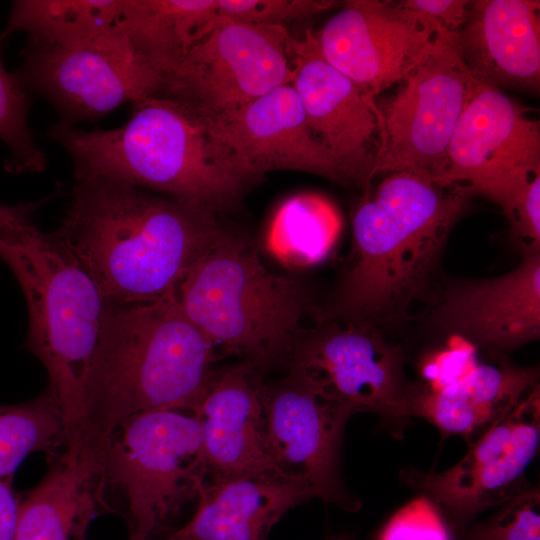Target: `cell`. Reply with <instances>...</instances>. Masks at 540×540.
Returning <instances> with one entry per match:
<instances>
[{
	"instance_id": "obj_18",
	"label": "cell",
	"mask_w": 540,
	"mask_h": 540,
	"mask_svg": "<svg viewBox=\"0 0 540 540\" xmlns=\"http://www.w3.org/2000/svg\"><path fill=\"white\" fill-rule=\"evenodd\" d=\"M291 84L312 132L351 185L368 191L378 146L375 100L321 56L310 30L296 42Z\"/></svg>"
},
{
	"instance_id": "obj_32",
	"label": "cell",
	"mask_w": 540,
	"mask_h": 540,
	"mask_svg": "<svg viewBox=\"0 0 540 540\" xmlns=\"http://www.w3.org/2000/svg\"><path fill=\"white\" fill-rule=\"evenodd\" d=\"M435 37H454L464 24L470 0H403L394 2Z\"/></svg>"
},
{
	"instance_id": "obj_33",
	"label": "cell",
	"mask_w": 540,
	"mask_h": 540,
	"mask_svg": "<svg viewBox=\"0 0 540 540\" xmlns=\"http://www.w3.org/2000/svg\"><path fill=\"white\" fill-rule=\"evenodd\" d=\"M512 233L524 245L540 246V174L527 185L517 201L511 220Z\"/></svg>"
},
{
	"instance_id": "obj_17",
	"label": "cell",
	"mask_w": 540,
	"mask_h": 540,
	"mask_svg": "<svg viewBox=\"0 0 540 540\" xmlns=\"http://www.w3.org/2000/svg\"><path fill=\"white\" fill-rule=\"evenodd\" d=\"M264 406L271 467L309 495L355 511L359 502L342 483L343 429L350 417L320 400L289 376L265 384Z\"/></svg>"
},
{
	"instance_id": "obj_16",
	"label": "cell",
	"mask_w": 540,
	"mask_h": 540,
	"mask_svg": "<svg viewBox=\"0 0 540 540\" xmlns=\"http://www.w3.org/2000/svg\"><path fill=\"white\" fill-rule=\"evenodd\" d=\"M206 118L210 135L228 165L246 181L269 171L295 170L351 186L310 129L292 84L232 113Z\"/></svg>"
},
{
	"instance_id": "obj_5",
	"label": "cell",
	"mask_w": 540,
	"mask_h": 540,
	"mask_svg": "<svg viewBox=\"0 0 540 540\" xmlns=\"http://www.w3.org/2000/svg\"><path fill=\"white\" fill-rule=\"evenodd\" d=\"M0 258L24 293L26 345L45 366L69 431L84 424L86 385L108 299L54 232L32 224L0 232Z\"/></svg>"
},
{
	"instance_id": "obj_10",
	"label": "cell",
	"mask_w": 540,
	"mask_h": 540,
	"mask_svg": "<svg viewBox=\"0 0 540 540\" xmlns=\"http://www.w3.org/2000/svg\"><path fill=\"white\" fill-rule=\"evenodd\" d=\"M529 111L503 90L474 79L436 184L484 196L510 221L525 188L540 174V122Z\"/></svg>"
},
{
	"instance_id": "obj_13",
	"label": "cell",
	"mask_w": 540,
	"mask_h": 540,
	"mask_svg": "<svg viewBox=\"0 0 540 540\" xmlns=\"http://www.w3.org/2000/svg\"><path fill=\"white\" fill-rule=\"evenodd\" d=\"M540 438L539 385L491 425L453 467L440 473L405 471L418 489L459 527L486 509L502 506L528 490L524 473Z\"/></svg>"
},
{
	"instance_id": "obj_11",
	"label": "cell",
	"mask_w": 540,
	"mask_h": 540,
	"mask_svg": "<svg viewBox=\"0 0 540 540\" xmlns=\"http://www.w3.org/2000/svg\"><path fill=\"white\" fill-rule=\"evenodd\" d=\"M454 37H435L429 58L385 106L376 105L378 146L372 178L409 173L436 183L445 172L449 145L474 81Z\"/></svg>"
},
{
	"instance_id": "obj_21",
	"label": "cell",
	"mask_w": 540,
	"mask_h": 540,
	"mask_svg": "<svg viewBox=\"0 0 540 540\" xmlns=\"http://www.w3.org/2000/svg\"><path fill=\"white\" fill-rule=\"evenodd\" d=\"M540 2L473 0L454 37L457 53L477 81L539 94Z\"/></svg>"
},
{
	"instance_id": "obj_19",
	"label": "cell",
	"mask_w": 540,
	"mask_h": 540,
	"mask_svg": "<svg viewBox=\"0 0 540 540\" xmlns=\"http://www.w3.org/2000/svg\"><path fill=\"white\" fill-rule=\"evenodd\" d=\"M261 372L246 360L213 367L191 409L212 479L271 467Z\"/></svg>"
},
{
	"instance_id": "obj_25",
	"label": "cell",
	"mask_w": 540,
	"mask_h": 540,
	"mask_svg": "<svg viewBox=\"0 0 540 540\" xmlns=\"http://www.w3.org/2000/svg\"><path fill=\"white\" fill-rule=\"evenodd\" d=\"M341 230V215L329 199L302 193L278 207L268 228L266 245L282 264L307 268L329 256Z\"/></svg>"
},
{
	"instance_id": "obj_4",
	"label": "cell",
	"mask_w": 540,
	"mask_h": 540,
	"mask_svg": "<svg viewBox=\"0 0 540 540\" xmlns=\"http://www.w3.org/2000/svg\"><path fill=\"white\" fill-rule=\"evenodd\" d=\"M49 136L69 153L75 178L121 180L214 214L235 205L246 183L213 141L207 118L164 92L133 102L118 128L86 131L60 122Z\"/></svg>"
},
{
	"instance_id": "obj_2",
	"label": "cell",
	"mask_w": 540,
	"mask_h": 540,
	"mask_svg": "<svg viewBox=\"0 0 540 540\" xmlns=\"http://www.w3.org/2000/svg\"><path fill=\"white\" fill-rule=\"evenodd\" d=\"M224 229L214 213L127 182L76 178L57 239L117 303L170 295Z\"/></svg>"
},
{
	"instance_id": "obj_24",
	"label": "cell",
	"mask_w": 540,
	"mask_h": 540,
	"mask_svg": "<svg viewBox=\"0 0 540 540\" xmlns=\"http://www.w3.org/2000/svg\"><path fill=\"white\" fill-rule=\"evenodd\" d=\"M216 20V0H125L118 22L164 84Z\"/></svg>"
},
{
	"instance_id": "obj_26",
	"label": "cell",
	"mask_w": 540,
	"mask_h": 540,
	"mask_svg": "<svg viewBox=\"0 0 540 540\" xmlns=\"http://www.w3.org/2000/svg\"><path fill=\"white\" fill-rule=\"evenodd\" d=\"M125 0H17L12 2L5 37L21 31L29 41L71 46L114 26Z\"/></svg>"
},
{
	"instance_id": "obj_31",
	"label": "cell",
	"mask_w": 540,
	"mask_h": 540,
	"mask_svg": "<svg viewBox=\"0 0 540 540\" xmlns=\"http://www.w3.org/2000/svg\"><path fill=\"white\" fill-rule=\"evenodd\" d=\"M374 540H451L439 509L426 496L398 510Z\"/></svg>"
},
{
	"instance_id": "obj_36",
	"label": "cell",
	"mask_w": 540,
	"mask_h": 540,
	"mask_svg": "<svg viewBox=\"0 0 540 540\" xmlns=\"http://www.w3.org/2000/svg\"><path fill=\"white\" fill-rule=\"evenodd\" d=\"M326 540H354V539L347 535H331L327 537Z\"/></svg>"
},
{
	"instance_id": "obj_27",
	"label": "cell",
	"mask_w": 540,
	"mask_h": 540,
	"mask_svg": "<svg viewBox=\"0 0 540 540\" xmlns=\"http://www.w3.org/2000/svg\"><path fill=\"white\" fill-rule=\"evenodd\" d=\"M68 429L59 402L48 387L39 397L0 406V479L12 477L34 452L54 459L68 441Z\"/></svg>"
},
{
	"instance_id": "obj_23",
	"label": "cell",
	"mask_w": 540,
	"mask_h": 540,
	"mask_svg": "<svg viewBox=\"0 0 540 540\" xmlns=\"http://www.w3.org/2000/svg\"><path fill=\"white\" fill-rule=\"evenodd\" d=\"M536 367H520L503 356L477 360L451 381L427 387L416 384L412 416H421L447 435L471 436L508 414L538 386Z\"/></svg>"
},
{
	"instance_id": "obj_14",
	"label": "cell",
	"mask_w": 540,
	"mask_h": 540,
	"mask_svg": "<svg viewBox=\"0 0 540 540\" xmlns=\"http://www.w3.org/2000/svg\"><path fill=\"white\" fill-rule=\"evenodd\" d=\"M426 322L494 353L539 339L540 246L523 245L519 264L502 275L443 278Z\"/></svg>"
},
{
	"instance_id": "obj_29",
	"label": "cell",
	"mask_w": 540,
	"mask_h": 540,
	"mask_svg": "<svg viewBox=\"0 0 540 540\" xmlns=\"http://www.w3.org/2000/svg\"><path fill=\"white\" fill-rule=\"evenodd\" d=\"M217 20L251 25H282L304 19L332 7L319 0H216Z\"/></svg>"
},
{
	"instance_id": "obj_8",
	"label": "cell",
	"mask_w": 540,
	"mask_h": 540,
	"mask_svg": "<svg viewBox=\"0 0 540 540\" xmlns=\"http://www.w3.org/2000/svg\"><path fill=\"white\" fill-rule=\"evenodd\" d=\"M105 472L107 484L125 493L134 534L147 538L207 482L198 419L180 410L134 416L109 436Z\"/></svg>"
},
{
	"instance_id": "obj_1",
	"label": "cell",
	"mask_w": 540,
	"mask_h": 540,
	"mask_svg": "<svg viewBox=\"0 0 540 540\" xmlns=\"http://www.w3.org/2000/svg\"><path fill=\"white\" fill-rule=\"evenodd\" d=\"M469 195L409 173H391L363 193L351 219L352 249L331 305L320 316L383 329L414 317L443 280L450 232Z\"/></svg>"
},
{
	"instance_id": "obj_6",
	"label": "cell",
	"mask_w": 540,
	"mask_h": 540,
	"mask_svg": "<svg viewBox=\"0 0 540 540\" xmlns=\"http://www.w3.org/2000/svg\"><path fill=\"white\" fill-rule=\"evenodd\" d=\"M188 318L212 344L261 370L288 363L307 294L293 277L270 271L245 240L224 230L176 289Z\"/></svg>"
},
{
	"instance_id": "obj_12",
	"label": "cell",
	"mask_w": 540,
	"mask_h": 540,
	"mask_svg": "<svg viewBox=\"0 0 540 540\" xmlns=\"http://www.w3.org/2000/svg\"><path fill=\"white\" fill-rule=\"evenodd\" d=\"M296 42L282 25L218 20L160 92L184 99L208 118L232 113L292 83Z\"/></svg>"
},
{
	"instance_id": "obj_22",
	"label": "cell",
	"mask_w": 540,
	"mask_h": 540,
	"mask_svg": "<svg viewBox=\"0 0 540 540\" xmlns=\"http://www.w3.org/2000/svg\"><path fill=\"white\" fill-rule=\"evenodd\" d=\"M310 499L272 467L207 481L192 519L167 540H266L291 508Z\"/></svg>"
},
{
	"instance_id": "obj_20",
	"label": "cell",
	"mask_w": 540,
	"mask_h": 540,
	"mask_svg": "<svg viewBox=\"0 0 540 540\" xmlns=\"http://www.w3.org/2000/svg\"><path fill=\"white\" fill-rule=\"evenodd\" d=\"M108 439L85 425L70 430L45 477L21 498L15 540H84L92 519L107 508Z\"/></svg>"
},
{
	"instance_id": "obj_35",
	"label": "cell",
	"mask_w": 540,
	"mask_h": 540,
	"mask_svg": "<svg viewBox=\"0 0 540 540\" xmlns=\"http://www.w3.org/2000/svg\"><path fill=\"white\" fill-rule=\"evenodd\" d=\"M48 199L18 205L0 204V232L31 224L32 214Z\"/></svg>"
},
{
	"instance_id": "obj_34",
	"label": "cell",
	"mask_w": 540,
	"mask_h": 540,
	"mask_svg": "<svg viewBox=\"0 0 540 540\" xmlns=\"http://www.w3.org/2000/svg\"><path fill=\"white\" fill-rule=\"evenodd\" d=\"M21 498L12 486V477L0 479V540H15Z\"/></svg>"
},
{
	"instance_id": "obj_9",
	"label": "cell",
	"mask_w": 540,
	"mask_h": 540,
	"mask_svg": "<svg viewBox=\"0 0 540 540\" xmlns=\"http://www.w3.org/2000/svg\"><path fill=\"white\" fill-rule=\"evenodd\" d=\"M15 74L27 91L49 100L61 123L98 120L125 103L161 91L163 78L117 22L71 46L27 41Z\"/></svg>"
},
{
	"instance_id": "obj_7",
	"label": "cell",
	"mask_w": 540,
	"mask_h": 540,
	"mask_svg": "<svg viewBox=\"0 0 540 540\" xmlns=\"http://www.w3.org/2000/svg\"><path fill=\"white\" fill-rule=\"evenodd\" d=\"M287 364L291 379L349 416H412L416 384L405 374L402 349L379 327L319 316L300 330Z\"/></svg>"
},
{
	"instance_id": "obj_28",
	"label": "cell",
	"mask_w": 540,
	"mask_h": 540,
	"mask_svg": "<svg viewBox=\"0 0 540 540\" xmlns=\"http://www.w3.org/2000/svg\"><path fill=\"white\" fill-rule=\"evenodd\" d=\"M0 35V141L9 150L4 167L10 173L40 172L47 164L46 154L36 145L28 124V91L4 67Z\"/></svg>"
},
{
	"instance_id": "obj_3",
	"label": "cell",
	"mask_w": 540,
	"mask_h": 540,
	"mask_svg": "<svg viewBox=\"0 0 540 540\" xmlns=\"http://www.w3.org/2000/svg\"><path fill=\"white\" fill-rule=\"evenodd\" d=\"M175 293L137 303L108 300L84 404V424L100 435L109 437L144 412H191L219 351Z\"/></svg>"
},
{
	"instance_id": "obj_15",
	"label": "cell",
	"mask_w": 540,
	"mask_h": 540,
	"mask_svg": "<svg viewBox=\"0 0 540 540\" xmlns=\"http://www.w3.org/2000/svg\"><path fill=\"white\" fill-rule=\"evenodd\" d=\"M321 56L370 99L406 80L436 48L435 36L392 1L350 0L314 33Z\"/></svg>"
},
{
	"instance_id": "obj_30",
	"label": "cell",
	"mask_w": 540,
	"mask_h": 540,
	"mask_svg": "<svg viewBox=\"0 0 540 540\" xmlns=\"http://www.w3.org/2000/svg\"><path fill=\"white\" fill-rule=\"evenodd\" d=\"M539 506L538 489H528L503 504L467 540H540Z\"/></svg>"
}]
</instances>
